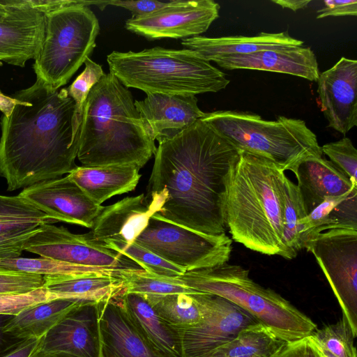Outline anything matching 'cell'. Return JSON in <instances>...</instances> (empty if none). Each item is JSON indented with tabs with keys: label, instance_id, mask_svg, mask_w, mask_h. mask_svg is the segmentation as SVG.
<instances>
[{
	"label": "cell",
	"instance_id": "obj_42",
	"mask_svg": "<svg viewBox=\"0 0 357 357\" xmlns=\"http://www.w3.org/2000/svg\"><path fill=\"white\" fill-rule=\"evenodd\" d=\"M167 2H161L159 1L141 0V1H122L112 0L104 1V9L107 6H114L121 7L128 10L132 14V17L142 16L155 12L168 4Z\"/></svg>",
	"mask_w": 357,
	"mask_h": 357
},
{
	"label": "cell",
	"instance_id": "obj_23",
	"mask_svg": "<svg viewBox=\"0 0 357 357\" xmlns=\"http://www.w3.org/2000/svg\"><path fill=\"white\" fill-rule=\"evenodd\" d=\"M119 301L131 324L157 354L160 357H182L178 331L156 313L144 295L126 293Z\"/></svg>",
	"mask_w": 357,
	"mask_h": 357
},
{
	"label": "cell",
	"instance_id": "obj_26",
	"mask_svg": "<svg viewBox=\"0 0 357 357\" xmlns=\"http://www.w3.org/2000/svg\"><path fill=\"white\" fill-rule=\"evenodd\" d=\"M44 287L56 298L98 303L126 293L121 275L91 274L73 278L44 277Z\"/></svg>",
	"mask_w": 357,
	"mask_h": 357
},
{
	"label": "cell",
	"instance_id": "obj_14",
	"mask_svg": "<svg viewBox=\"0 0 357 357\" xmlns=\"http://www.w3.org/2000/svg\"><path fill=\"white\" fill-rule=\"evenodd\" d=\"M19 195L54 222L90 229L103 208L96 204L68 174L24 188Z\"/></svg>",
	"mask_w": 357,
	"mask_h": 357
},
{
	"label": "cell",
	"instance_id": "obj_38",
	"mask_svg": "<svg viewBox=\"0 0 357 357\" xmlns=\"http://www.w3.org/2000/svg\"><path fill=\"white\" fill-rule=\"evenodd\" d=\"M43 275L0 268V294L29 292L44 286Z\"/></svg>",
	"mask_w": 357,
	"mask_h": 357
},
{
	"label": "cell",
	"instance_id": "obj_27",
	"mask_svg": "<svg viewBox=\"0 0 357 357\" xmlns=\"http://www.w3.org/2000/svg\"><path fill=\"white\" fill-rule=\"evenodd\" d=\"M81 303L84 301L56 298L30 306L10 317L4 332L15 340L43 337Z\"/></svg>",
	"mask_w": 357,
	"mask_h": 357
},
{
	"label": "cell",
	"instance_id": "obj_17",
	"mask_svg": "<svg viewBox=\"0 0 357 357\" xmlns=\"http://www.w3.org/2000/svg\"><path fill=\"white\" fill-rule=\"evenodd\" d=\"M98 318V303H79L43 337L39 353L100 357Z\"/></svg>",
	"mask_w": 357,
	"mask_h": 357
},
{
	"label": "cell",
	"instance_id": "obj_19",
	"mask_svg": "<svg viewBox=\"0 0 357 357\" xmlns=\"http://www.w3.org/2000/svg\"><path fill=\"white\" fill-rule=\"evenodd\" d=\"M156 213L153 204L144 194L127 197L107 206L97 215L89 234L108 247L135 242Z\"/></svg>",
	"mask_w": 357,
	"mask_h": 357
},
{
	"label": "cell",
	"instance_id": "obj_5",
	"mask_svg": "<svg viewBox=\"0 0 357 357\" xmlns=\"http://www.w3.org/2000/svg\"><path fill=\"white\" fill-rule=\"evenodd\" d=\"M109 73L126 88L147 93L197 95L225 89L224 73L197 52L161 47L140 52L113 51L107 56Z\"/></svg>",
	"mask_w": 357,
	"mask_h": 357
},
{
	"label": "cell",
	"instance_id": "obj_47",
	"mask_svg": "<svg viewBox=\"0 0 357 357\" xmlns=\"http://www.w3.org/2000/svg\"><path fill=\"white\" fill-rule=\"evenodd\" d=\"M271 1L282 8H288L294 12L306 8L311 2L310 0H272Z\"/></svg>",
	"mask_w": 357,
	"mask_h": 357
},
{
	"label": "cell",
	"instance_id": "obj_33",
	"mask_svg": "<svg viewBox=\"0 0 357 357\" xmlns=\"http://www.w3.org/2000/svg\"><path fill=\"white\" fill-rule=\"evenodd\" d=\"M121 278L125 282L126 293L162 296L199 292L185 286L178 278L160 276L146 271H124L121 273Z\"/></svg>",
	"mask_w": 357,
	"mask_h": 357
},
{
	"label": "cell",
	"instance_id": "obj_16",
	"mask_svg": "<svg viewBox=\"0 0 357 357\" xmlns=\"http://www.w3.org/2000/svg\"><path fill=\"white\" fill-rule=\"evenodd\" d=\"M317 93L328 126L346 135L357 126V61L341 57L321 73Z\"/></svg>",
	"mask_w": 357,
	"mask_h": 357
},
{
	"label": "cell",
	"instance_id": "obj_2",
	"mask_svg": "<svg viewBox=\"0 0 357 357\" xmlns=\"http://www.w3.org/2000/svg\"><path fill=\"white\" fill-rule=\"evenodd\" d=\"M20 100L1 119L0 176L14 191L63 176L75 167L82 114L67 89L36 79L17 91Z\"/></svg>",
	"mask_w": 357,
	"mask_h": 357
},
{
	"label": "cell",
	"instance_id": "obj_8",
	"mask_svg": "<svg viewBox=\"0 0 357 357\" xmlns=\"http://www.w3.org/2000/svg\"><path fill=\"white\" fill-rule=\"evenodd\" d=\"M239 151L264 158L292 172L303 160L323 156L316 135L299 119L275 121L240 111L219 110L201 119Z\"/></svg>",
	"mask_w": 357,
	"mask_h": 357
},
{
	"label": "cell",
	"instance_id": "obj_44",
	"mask_svg": "<svg viewBox=\"0 0 357 357\" xmlns=\"http://www.w3.org/2000/svg\"><path fill=\"white\" fill-rule=\"evenodd\" d=\"M317 19L329 16H356V0H326L324 6L317 11Z\"/></svg>",
	"mask_w": 357,
	"mask_h": 357
},
{
	"label": "cell",
	"instance_id": "obj_25",
	"mask_svg": "<svg viewBox=\"0 0 357 357\" xmlns=\"http://www.w3.org/2000/svg\"><path fill=\"white\" fill-rule=\"evenodd\" d=\"M140 167L132 164L76 166L68 174L97 205L114 195L132 191L140 178Z\"/></svg>",
	"mask_w": 357,
	"mask_h": 357
},
{
	"label": "cell",
	"instance_id": "obj_32",
	"mask_svg": "<svg viewBox=\"0 0 357 357\" xmlns=\"http://www.w3.org/2000/svg\"><path fill=\"white\" fill-rule=\"evenodd\" d=\"M144 296L156 313L176 330L192 326L202 319L200 307L192 294Z\"/></svg>",
	"mask_w": 357,
	"mask_h": 357
},
{
	"label": "cell",
	"instance_id": "obj_15",
	"mask_svg": "<svg viewBox=\"0 0 357 357\" xmlns=\"http://www.w3.org/2000/svg\"><path fill=\"white\" fill-rule=\"evenodd\" d=\"M6 8L0 18V61L24 67L35 59L45 30L44 13L30 0H0Z\"/></svg>",
	"mask_w": 357,
	"mask_h": 357
},
{
	"label": "cell",
	"instance_id": "obj_48",
	"mask_svg": "<svg viewBox=\"0 0 357 357\" xmlns=\"http://www.w3.org/2000/svg\"><path fill=\"white\" fill-rule=\"evenodd\" d=\"M10 315L0 314V351L18 340H15L4 332V326Z\"/></svg>",
	"mask_w": 357,
	"mask_h": 357
},
{
	"label": "cell",
	"instance_id": "obj_36",
	"mask_svg": "<svg viewBox=\"0 0 357 357\" xmlns=\"http://www.w3.org/2000/svg\"><path fill=\"white\" fill-rule=\"evenodd\" d=\"M321 152L342 171L357 186V150L348 137L327 143L321 146Z\"/></svg>",
	"mask_w": 357,
	"mask_h": 357
},
{
	"label": "cell",
	"instance_id": "obj_30",
	"mask_svg": "<svg viewBox=\"0 0 357 357\" xmlns=\"http://www.w3.org/2000/svg\"><path fill=\"white\" fill-rule=\"evenodd\" d=\"M282 241L279 253L287 259H293L304 249L303 220L307 215L299 189L286 175L282 188Z\"/></svg>",
	"mask_w": 357,
	"mask_h": 357
},
{
	"label": "cell",
	"instance_id": "obj_41",
	"mask_svg": "<svg viewBox=\"0 0 357 357\" xmlns=\"http://www.w3.org/2000/svg\"><path fill=\"white\" fill-rule=\"evenodd\" d=\"M37 229L0 235V258L20 257L26 241Z\"/></svg>",
	"mask_w": 357,
	"mask_h": 357
},
{
	"label": "cell",
	"instance_id": "obj_40",
	"mask_svg": "<svg viewBox=\"0 0 357 357\" xmlns=\"http://www.w3.org/2000/svg\"><path fill=\"white\" fill-rule=\"evenodd\" d=\"M273 357H324L311 335L287 342Z\"/></svg>",
	"mask_w": 357,
	"mask_h": 357
},
{
	"label": "cell",
	"instance_id": "obj_49",
	"mask_svg": "<svg viewBox=\"0 0 357 357\" xmlns=\"http://www.w3.org/2000/svg\"><path fill=\"white\" fill-rule=\"evenodd\" d=\"M35 357H74L68 354H38Z\"/></svg>",
	"mask_w": 357,
	"mask_h": 357
},
{
	"label": "cell",
	"instance_id": "obj_29",
	"mask_svg": "<svg viewBox=\"0 0 357 357\" xmlns=\"http://www.w3.org/2000/svg\"><path fill=\"white\" fill-rule=\"evenodd\" d=\"M287 342L257 322L245 327L231 340L204 357H273Z\"/></svg>",
	"mask_w": 357,
	"mask_h": 357
},
{
	"label": "cell",
	"instance_id": "obj_45",
	"mask_svg": "<svg viewBox=\"0 0 357 357\" xmlns=\"http://www.w3.org/2000/svg\"><path fill=\"white\" fill-rule=\"evenodd\" d=\"M41 224L32 221H0V235L33 230Z\"/></svg>",
	"mask_w": 357,
	"mask_h": 357
},
{
	"label": "cell",
	"instance_id": "obj_31",
	"mask_svg": "<svg viewBox=\"0 0 357 357\" xmlns=\"http://www.w3.org/2000/svg\"><path fill=\"white\" fill-rule=\"evenodd\" d=\"M0 268L43 277L73 278L91 274L119 275V272L92 267L73 265L45 257L0 258Z\"/></svg>",
	"mask_w": 357,
	"mask_h": 357
},
{
	"label": "cell",
	"instance_id": "obj_37",
	"mask_svg": "<svg viewBox=\"0 0 357 357\" xmlns=\"http://www.w3.org/2000/svg\"><path fill=\"white\" fill-rule=\"evenodd\" d=\"M84 70L67 89L68 95L75 102L79 114H82L86 98L91 89L105 73L102 66L89 57L84 61Z\"/></svg>",
	"mask_w": 357,
	"mask_h": 357
},
{
	"label": "cell",
	"instance_id": "obj_28",
	"mask_svg": "<svg viewBox=\"0 0 357 357\" xmlns=\"http://www.w3.org/2000/svg\"><path fill=\"white\" fill-rule=\"evenodd\" d=\"M338 227L357 229V188L344 196L326 198L306 215L303 220V248L310 236Z\"/></svg>",
	"mask_w": 357,
	"mask_h": 357
},
{
	"label": "cell",
	"instance_id": "obj_39",
	"mask_svg": "<svg viewBox=\"0 0 357 357\" xmlns=\"http://www.w3.org/2000/svg\"><path fill=\"white\" fill-rule=\"evenodd\" d=\"M56 299L43 286L18 294H0V314L16 315L22 310L45 301Z\"/></svg>",
	"mask_w": 357,
	"mask_h": 357
},
{
	"label": "cell",
	"instance_id": "obj_21",
	"mask_svg": "<svg viewBox=\"0 0 357 357\" xmlns=\"http://www.w3.org/2000/svg\"><path fill=\"white\" fill-rule=\"evenodd\" d=\"M119 298L98 303L100 357H160L131 324Z\"/></svg>",
	"mask_w": 357,
	"mask_h": 357
},
{
	"label": "cell",
	"instance_id": "obj_43",
	"mask_svg": "<svg viewBox=\"0 0 357 357\" xmlns=\"http://www.w3.org/2000/svg\"><path fill=\"white\" fill-rule=\"evenodd\" d=\"M43 337L16 340L0 351V357H35L40 351Z\"/></svg>",
	"mask_w": 357,
	"mask_h": 357
},
{
	"label": "cell",
	"instance_id": "obj_50",
	"mask_svg": "<svg viewBox=\"0 0 357 357\" xmlns=\"http://www.w3.org/2000/svg\"><path fill=\"white\" fill-rule=\"evenodd\" d=\"M321 351H322V353H323L324 357H335V356H333V354H331V353H329L325 350L321 349Z\"/></svg>",
	"mask_w": 357,
	"mask_h": 357
},
{
	"label": "cell",
	"instance_id": "obj_7",
	"mask_svg": "<svg viewBox=\"0 0 357 357\" xmlns=\"http://www.w3.org/2000/svg\"><path fill=\"white\" fill-rule=\"evenodd\" d=\"M178 278L192 289L229 301L287 342L309 336L317 328L310 317L275 291L255 282L240 265L224 262L185 272Z\"/></svg>",
	"mask_w": 357,
	"mask_h": 357
},
{
	"label": "cell",
	"instance_id": "obj_9",
	"mask_svg": "<svg viewBox=\"0 0 357 357\" xmlns=\"http://www.w3.org/2000/svg\"><path fill=\"white\" fill-rule=\"evenodd\" d=\"M135 242L186 272L228 262L232 239L198 232L154 213Z\"/></svg>",
	"mask_w": 357,
	"mask_h": 357
},
{
	"label": "cell",
	"instance_id": "obj_46",
	"mask_svg": "<svg viewBox=\"0 0 357 357\" xmlns=\"http://www.w3.org/2000/svg\"><path fill=\"white\" fill-rule=\"evenodd\" d=\"M19 102V100L8 96L0 91V111L5 116L8 117Z\"/></svg>",
	"mask_w": 357,
	"mask_h": 357
},
{
	"label": "cell",
	"instance_id": "obj_22",
	"mask_svg": "<svg viewBox=\"0 0 357 357\" xmlns=\"http://www.w3.org/2000/svg\"><path fill=\"white\" fill-rule=\"evenodd\" d=\"M293 173L307 214L326 198L344 196L357 188L342 171L323 156L303 160Z\"/></svg>",
	"mask_w": 357,
	"mask_h": 357
},
{
	"label": "cell",
	"instance_id": "obj_18",
	"mask_svg": "<svg viewBox=\"0 0 357 357\" xmlns=\"http://www.w3.org/2000/svg\"><path fill=\"white\" fill-rule=\"evenodd\" d=\"M197 102L194 95L147 93L143 100H135V105L148 133L160 144L205 116Z\"/></svg>",
	"mask_w": 357,
	"mask_h": 357
},
{
	"label": "cell",
	"instance_id": "obj_6",
	"mask_svg": "<svg viewBox=\"0 0 357 357\" xmlns=\"http://www.w3.org/2000/svg\"><path fill=\"white\" fill-rule=\"evenodd\" d=\"M44 13L45 30L33 68L53 91L66 84L96 47L99 22L89 6L96 1L30 0Z\"/></svg>",
	"mask_w": 357,
	"mask_h": 357
},
{
	"label": "cell",
	"instance_id": "obj_4",
	"mask_svg": "<svg viewBox=\"0 0 357 357\" xmlns=\"http://www.w3.org/2000/svg\"><path fill=\"white\" fill-rule=\"evenodd\" d=\"M284 171L274 163L240 151L227 175L224 216L231 239L267 255L282 248V188Z\"/></svg>",
	"mask_w": 357,
	"mask_h": 357
},
{
	"label": "cell",
	"instance_id": "obj_20",
	"mask_svg": "<svg viewBox=\"0 0 357 357\" xmlns=\"http://www.w3.org/2000/svg\"><path fill=\"white\" fill-rule=\"evenodd\" d=\"M218 66L227 70L250 69L279 73L317 82L319 76L318 61L309 47H283L246 54L223 56L214 59Z\"/></svg>",
	"mask_w": 357,
	"mask_h": 357
},
{
	"label": "cell",
	"instance_id": "obj_35",
	"mask_svg": "<svg viewBox=\"0 0 357 357\" xmlns=\"http://www.w3.org/2000/svg\"><path fill=\"white\" fill-rule=\"evenodd\" d=\"M107 248L126 256L137 263L146 271L155 275L178 278L186 272L135 242L128 245H111Z\"/></svg>",
	"mask_w": 357,
	"mask_h": 357
},
{
	"label": "cell",
	"instance_id": "obj_24",
	"mask_svg": "<svg viewBox=\"0 0 357 357\" xmlns=\"http://www.w3.org/2000/svg\"><path fill=\"white\" fill-rule=\"evenodd\" d=\"M303 44V41L291 37L287 31L261 32L253 36L210 38L198 36L181 40L185 49L197 52L209 62L223 56L246 54L267 49L302 46Z\"/></svg>",
	"mask_w": 357,
	"mask_h": 357
},
{
	"label": "cell",
	"instance_id": "obj_10",
	"mask_svg": "<svg viewBox=\"0 0 357 357\" xmlns=\"http://www.w3.org/2000/svg\"><path fill=\"white\" fill-rule=\"evenodd\" d=\"M324 273L353 335H357V229L332 228L310 236L304 245Z\"/></svg>",
	"mask_w": 357,
	"mask_h": 357
},
{
	"label": "cell",
	"instance_id": "obj_13",
	"mask_svg": "<svg viewBox=\"0 0 357 357\" xmlns=\"http://www.w3.org/2000/svg\"><path fill=\"white\" fill-rule=\"evenodd\" d=\"M220 6L213 0L169 1L148 15L132 17L127 30L149 40L188 38L206 32L219 17Z\"/></svg>",
	"mask_w": 357,
	"mask_h": 357
},
{
	"label": "cell",
	"instance_id": "obj_3",
	"mask_svg": "<svg viewBox=\"0 0 357 357\" xmlns=\"http://www.w3.org/2000/svg\"><path fill=\"white\" fill-rule=\"evenodd\" d=\"M155 151L131 92L113 74H105L83 107L79 161L83 166L132 164L141 169Z\"/></svg>",
	"mask_w": 357,
	"mask_h": 357
},
{
	"label": "cell",
	"instance_id": "obj_11",
	"mask_svg": "<svg viewBox=\"0 0 357 357\" xmlns=\"http://www.w3.org/2000/svg\"><path fill=\"white\" fill-rule=\"evenodd\" d=\"M24 251L73 265L116 272L145 271L137 263L93 239L52 223L40 225L26 241Z\"/></svg>",
	"mask_w": 357,
	"mask_h": 357
},
{
	"label": "cell",
	"instance_id": "obj_12",
	"mask_svg": "<svg viewBox=\"0 0 357 357\" xmlns=\"http://www.w3.org/2000/svg\"><path fill=\"white\" fill-rule=\"evenodd\" d=\"M202 319L196 324L177 330L182 357H204L231 340L245 327L258 322L250 314L218 296L198 292Z\"/></svg>",
	"mask_w": 357,
	"mask_h": 357
},
{
	"label": "cell",
	"instance_id": "obj_34",
	"mask_svg": "<svg viewBox=\"0 0 357 357\" xmlns=\"http://www.w3.org/2000/svg\"><path fill=\"white\" fill-rule=\"evenodd\" d=\"M310 335L321 349L335 357H357L356 337L343 317L335 324L316 328Z\"/></svg>",
	"mask_w": 357,
	"mask_h": 357
},
{
	"label": "cell",
	"instance_id": "obj_51",
	"mask_svg": "<svg viewBox=\"0 0 357 357\" xmlns=\"http://www.w3.org/2000/svg\"><path fill=\"white\" fill-rule=\"evenodd\" d=\"M2 66V62H1V61H0V66Z\"/></svg>",
	"mask_w": 357,
	"mask_h": 357
},
{
	"label": "cell",
	"instance_id": "obj_1",
	"mask_svg": "<svg viewBox=\"0 0 357 357\" xmlns=\"http://www.w3.org/2000/svg\"><path fill=\"white\" fill-rule=\"evenodd\" d=\"M239 153L201 119L160 143L147 188L155 213L200 233H225L226 181Z\"/></svg>",
	"mask_w": 357,
	"mask_h": 357
}]
</instances>
